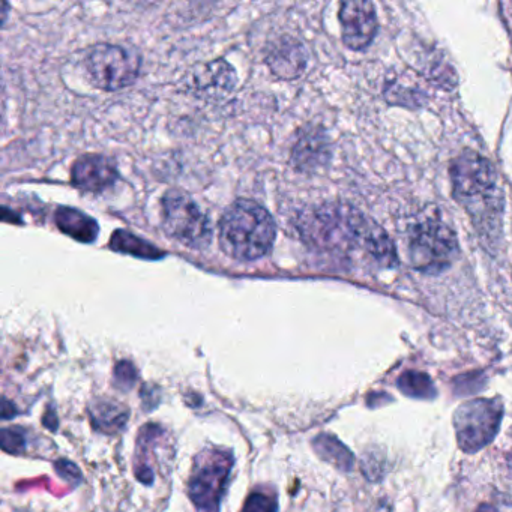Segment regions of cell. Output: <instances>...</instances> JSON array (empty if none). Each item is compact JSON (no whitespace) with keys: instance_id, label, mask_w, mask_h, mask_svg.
<instances>
[{"instance_id":"obj_9","label":"cell","mask_w":512,"mask_h":512,"mask_svg":"<svg viewBox=\"0 0 512 512\" xmlns=\"http://www.w3.org/2000/svg\"><path fill=\"white\" fill-rule=\"evenodd\" d=\"M340 22L344 46L352 50L370 46L379 28L376 10L371 2L365 0H350L341 4Z\"/></svg>"},{"instance_id":"obj_7","label":"cell","mask_w":512,"mask_h":512,"mask_svg":"<svg viewBox=\"0 0 512 512\" xmlns=\"http://www.w3.org/2000/svg\"><path fill=\"white\" fill-rule=\"evenodd\" d=\"M163 223L167 233L185 247L203 250L211 244L208 217L184 191L172 190L163 197Z\"/></svg>"},{"instance_id":"obj_3","label":"cell","mask_w":512,"mask_h":512,"mask_svg":"<svg viewBox=\"0 0 512 512\" xmlns=\"http://www.w3.org/2000/svg\"><path fill=\"white\" fill-rule=\"evenodd\" d=\"M275 236L274 218L253 200H236L221 217L220 245L232 259L253 262L266 256L274 245Z\"/></svg>"},{"instance_id":"obj_16","label":"cell","mask_w":512,"mask_h":512,"mask_svg":"<svg viewBox=\"0 0 512 512\" xmlns=\"http://www.w3.org/2000/svg\"><path fill=\"white\" fill-rule=\"evenodd\" d=\"M325 149V140L322 136L307 134L299 140L298 146L293 151V160L302 170H307L308 167L317 166L326 157Z\"/></svg>"},{"instance_id":"obj_1","label":"cell","mask_w":512,"mask_h":512,"mask_svg":"<svg viewBox=\"0 0 512 512\" xmlns=\"http://www.w3.org/2000/svg\"><path fill=\"white\" fill-rule=\"evenodd\" d=\"M302 239L331 253L364 250L379 265L392 266L397 251L385 230L368 221L358 209L341 203H326L305 209L298 218Z\"/></svg>"},{"instance_id":"obj_13","label":"cell","mask_w":512,"mask_h":512,"mask_svg":"<svg viewBox=\"0 0 512 512\" xmlns=\"http://www.w3.org/2000/svg\"><path fill=\"white\" fill-rule=\"evenodd\" d=\"M92 424L101 433L112 434L124 428L128 421V409L115 400H97L89 407Z\"/></svg>"},{"instance_id":"obj_17","label":"cell","mask_w":512,"mask_h":512,"mask_svg":"<svg viewBox=\"0 0 512 512\" xmlns=\"http://www.w3.org/2000/svg\"><path fill=\"white\" fill-rule=\"evenodd\" d=\"M398 389L407 397L419 398V400H433L436 398V388L427 374L419 371H407L401 374L397 382Z\"/></svg>"},{"instance_id":"obj_24","label":"cell","mask_w":512,"mask_h":512,"mask_svg":"<svg viewBox=\"0 0 512 512\" xmlns=\"http://www.w3.org/2000/svg\"><path fill=\"white\" fill-rule=\"evenodd\" d=\"M370 512H391V508H389L388 503L379 502Z\"/></svg>"},{"instance_id":"obj_26","label":"cell","mask_w":512,"mask_h":512,"mask_svg":"<svg viewBox=\"0 0 512 512\" xmlns=\"http://www.w3.org/2000/svg\"><path fill=\"white\" fill-rule=\"evenodd\" d=\"M511 460H512V458H511Z\"/></svg>"},{"instance_id":"obj_6","label":"cell","mask_w":512,"mask_h":512,"mask_svg":"<svg viewBox=\"0 0 512 512\" xmlns=\"http://www.w3.org/2000/svg\"><path fill=\"white\" fill-rule=\"evenodd\" d=\"M503 416L499 398H476L458 406L454 413L455 436L464 452L481 451L493 442Z\"/></svg>"},{"instance_id":"obj_11","label":"cell","mask_w":512,"mask_h":512,"mask_svg":"<svg viewBox=\"0 0 512 512\" xmlns=\"http://www.w3.org/2000/svg\"><path fill=\"white\" fill-rule=\"evenodd\" d=\"M266 62L275 76L292 80L304 73L307 67V53L302 44L293 40H284L271 50Z\"/></svg>"},{"instance_id":"obj_12","label":"cell","mask_w":512,"mask_h":512,"mask_svg":"<svg viewBox=\"0 0 512 512\" xmlns=\"http://www.w3.org/2000/svg\"><path fill=\"white\" fill-rule=\"evenodd\" d=\"M236 76L227 62L215 61L205 65L203 71L196 73L194 88L205 95L230 94L235 88Z\"/></svg>"},{"instance_id":"obj_8","label":"cell","mask_w":512,"mask_h":512,"mask_svg":"<svg viewBox=\"0 0 512 512\" xmlns=\"http://www.w3.org/2000/svg\"><path fill=\"white\" fill-rule=\"evenodd\" d=\"M142 58L127 47L98 44L86 58V68L95 86L115 92L128 88L139 77Z\"/></svg>"},{"instance_id":"obj_4","label":"cell","mask_w":512,"mask_h":512,"mask_svg":"<svg viewBox=\"0 0 512 512\" xmlns=\"http://www.w3.org/2000/svg\"><path fill=\"white\" fill-rule=\"evenodd\" d=\"M232 452L203 451L194 460L193 472L188 482L191 502L199 512H220V503L226 493L232 472Z\"/></svg>"},{"instance_id":"obj_21","label":"cell","mask_w":512,"mask_h":512,"mask_svg":"<svg viewBox=\"0 0 512 512\" xmlns=\"http://www.w3.org/2000/svg\"><path fill=\"white\" fill-rule=\"evenodd\" d=\"M139 379V371L130 361H122L115 368V385L122 391H130Z\"/></svg>"},{"instance_id":"obj_20","label":"cell","mask_w":512,"mask_h":512,"mask_svg":"<svg viewBox=\"0 0 512 512\" xmlns=\"http://www.w3.org/2000/svg\"><path fill=\"white\" fill-rule=\"evenodd\" d=\"M0 446L8 454H20L26 448L25 431L20 427L2 428V431H0Z\"/></svg>"},{"instance_id":"obj_19","label":"cell","mask_w":512,"mask_h":512,"mask_svg":"<svg viewBox=\"0 0 512 512\" xmlns=\"http://www.w3.org/2000/svg\"><path fill=\"white\" fill-rule=\"evenodd\" d=\"M242 512H278L277 497L266 491H254L245 500Z\"/></svg>"},{"instance_id":"obj_23","label":"cell","mask_w":512,"mask_h":512,"mask_svg":"<svg viewBox=\"0 0 512 512\" xmlns=\"http://www.w3.org/2000/svg\"><path fill=\"white\" fill-rule=\"evenodd\" d=\"M16 415L17 409L16 406H14V403H11L10 400L4 398V403H2V418L11 419L14 418V416Z\"/></svg>"},{"instance_id":"obj_22","label":"cell","mask_w":512,"mask_h":512,"mask_svg":"<svg viewBox=\"0 0 512 512\" xmlns=\"http://www.w3.org/2000/svg\"><path fill=\"white\" fill-rule=\"evenodd\" d=\"M55 469L56 472H58L65 481L70 482L71 485H77L82 482V472H80L79 467L71 463V461L58 460L55 463Z\"/></svg>"},{"instance_id":"obj_5","label":"cell","mask_w":512,"mask_h":512,"mask_svg":"<svg viewBox=\"0 0 512 512\" xmlns=\"http://www.w3.org/2000/svg\"><path fill=\"white\" fill-rule=\"evenodd\" d=\"M457 254V238L442 221L427 220L413 227L409 241L413 268L427 274H437L449 268Z\"/></svg>"},{"instance_id":"obj_2","label":"cell","mask_w":512,"mask_h":512,"mask_svg":"<svg viewBox=\"0 0 512 512\" xmlns=\"http://www.w3.org/2000/svg\"><path fill=\"white\" fill-rule=\"evenodd\" d=\"M452 191L485 238L502 227L503 191L493 164L478 152L464 151L451 164Z\"/></svg>"},{"instance_id":"obj_14","label":"cell","mask_w":512,"mask_h":512,"mask_svg":"<svg viewBox=\"0 0 512 512\" xmlns=\"http://www.w3.org/2000/svg\"><path fill=\"white\" fill-rule=\"evenodd\" d=\"M56 224L62 232L80 242H92L98 235V224L76 209L61 208L56 212Z\"/></svg>"},{"instance_id":"obj_25","label":"cell","mask_w":512,"mask_h":512,"mask_svg":"<svg viewBox=\"0 0 512 512\" xmlns=\"http://www.w3.org/2000/svg\"><path fill=\"white\" fill-rule=\"evenodd\" d=\"M476 512H497L491 505H481Z\"/></svg>"},{"instance_id":"obj_15","label":"cell","mask_w":512,"mask_h":512,"mask_svg":"<svg viewBox=\"0 0 512 512\" xmlns=\"http://www.w3.org/2000/svg\"><path fill=\"white\" fill-rule=\"evenodd\" d=\"M313 448L326 463L334 464L337 469L349 472L353 467V454L331 434H319L313 440Z\"/></svg>"},{"instance_id":"obj_10","label":"cell","mask_w":512,"mask_h":512,"mask_svg":"<svg viewBox=\"0 0 512 512\" xmlns=\"http://www.w3.org/2000/svg\"><path fill=\"white\" fill-rule=\"evenodd\" d=\"M71 176L80 190L100 193L115 184L118 170L113 161L103 155H86L74 163Z\"/></svg>"},{"instance_id":"obj_18","label":"cell","mask_w":512,"mask_h":512,"mask_svg":"<svg viewBox=\"0 0 512 512\" xmlns=\"http://www.w3.org/2000/svg\"><path fill=\"white\" fill-rule=\"evenodd\" d=\"M112 247L115 250L127 251L128 254H136V256L146 257V259H157L158 250L152 245L143 244L142 239L130 235L127 232H118L113 236Z\"/></svg>"}]
</instances>
